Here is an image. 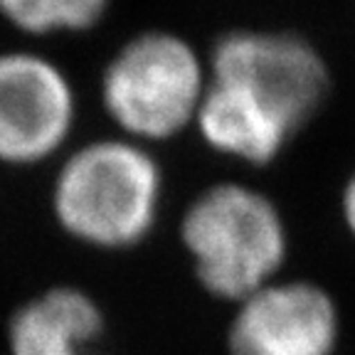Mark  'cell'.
Here are the masks:
<instances>
[{
	"label": "cell",
	"instance_id": "obj_10",
	"mask_svg": "<svg viewBox=\"0 0 355 355\" xmlns=\"http://www.w3.org/2000/svg\"><path fill=\"white\" fill-rule=\"evenodd\" d=\"M336 212H338V225L343 230L345 239L355 250V166L343 175L336 195Z\"/></svg>",
	"mask_w": 355,
	"mask_h": 355
},
{
	"label": "cell",
	"instance_id": "obj_7",
	"mask_svg": "<svg viewBox=\"0 0 355 355\" xmlns=\"http://www.w3.org/2000/svg\"><path fill=\"white\" fill-rule=\"evenodd\" d=\"M109 313L92 288L57 282L8 313L6 355H111Z\"/></svg>",
	"mask_w": 355,
	"mask_h": 355
},
{
	"label": "cell",
	"instance_id": "obj_5",
	"mask_svg": "<svg viewBox=\"0 0 355 355\" xmlns=\"http://www.w3.org/2000/svg\"><path fill=\"white\" fill-rule=\"evenodd\" d=\"M82 101L72 74L33 47L0 50V168H52L77 141Z\"/></svg>",
	"mask_w": 355,
	"mask_h": 355
},
{
	"label": "cell",
	"instance_id": "obj_9",
	"mask_svg": "<svg viewBox=\"0 0 355 355\" xmlns=\"http://www.w3.org/2000/svg\"><path fill=\"white\" fill-rule=\"evenodd\" d=\"M114 0H0V20L33 40L87 35L104 25Z\"/></svg>",
	"mask_w": 355,
	"mask_h": 355
},
{
	"label": "cell",
	"instance_id": "obj_1",
	"mask_svg": "<svg viewBox=\"0 0 355 355\" xmlns=\"http://www.w3.org/2000/svg\"><path fill=\"white\" fill-rule=\"evenodd\" d=\"M168 168L161 150L119 133L77 139L50 168L47 212L55 230L94 254H131L161 230Z\"/></svg>",
	"mask_w": 355,
	"mask_h": 355
},
{
	"label": "cell",
	"instance_id": "obj_6",
	"mask_svg": "<svg viewBox=\"0 0 355 355\" xmlns=\"http://www.w3.org/2000/svg\"><path fill=\"white\" fill-rule=\"evenodd\" d=\"M343 340L338 294L321 279L291 272L230 306L222 328L225 355H338Z\"/></svg>",
	"mask_w": 355,
	"mask_h": 355
},
{
	"label": "cell",
	"instance_id": "obj_3",
	"mask_svg": "<svg viewBox=\"0 0 355 355\" xmlns=\"http://www.w3.org/2000/svg\"><path fill=\"white\" fill-rule=\"evenodd\" d=\"M207 87V52L175 30L148 28L106 57L96 99L109 131L161 150L193 133Z\"/></svg>",
	"mask_w": 355,
	"mask_h": 355
},
{
	"label": "cell",
	"instance_id": "obj_4",
	"mask_svg": "<svg viewBox=\"0 0 355 355\" xmlns=\"http://www.w3.org/2000/svg\"><path fill=\"white\" fill-rule=\"evenodd\" d=\"M210 79L244 87L299 133L333 99V69L316 42L296 30L232 28L207 50Z\"/></svg>",
	"mask_w": 355,
	"mask_h": 355
},
{
	"label": "cell",
	"instance_id": "obj_8",
	"mask_svg": "<svg viewBox=\"0 0 355 355\" xmlns=\"http://www.w3.org/2000/svg\"><path fill=\"white\" fill-rule=\"evenodd\" d=\"M193 133L207 153L254 173L277 166L301 136L252 92L217 79H210Z\"/></svg>",
	"mask_w": 355,
	"mask_h": 355
},
{
	"label": "cell",
	"instance_id": "obj_2",
	"mask_svg": "<svg viewBox=\"0 0 355 355\" xmlns=\"http://www.w3.org/2000/svg\"><path fill=\"white\" fill-rule=\"evenodd\" d=\"M175 239L195 286L232 306L288 272L294 232L286 210L247 178H217L183 202Z\"/></svg>",
	"mask_w": 355,
	"mask_h": 355
}]
</instances>
